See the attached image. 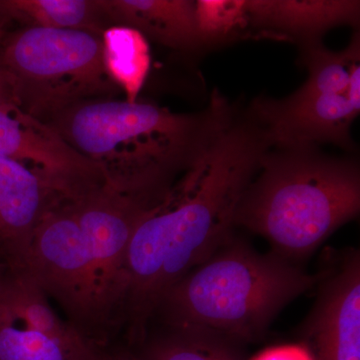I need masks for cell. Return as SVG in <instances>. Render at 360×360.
<instances>
[{
    "instance_id": "9c48e42d",
    "label": "cell",
    "mask_w": 360,
    "mask_h": 360,
    "mask_svg": "<svg viewBox=\"0 0 360 360\" xmlns=\"http://www.w3.org/2000/svg\"><path fill=\"white\" fill-rule=\"evenodd\" d=\"M0 158L25 165L65 193L105 179L97 165L71 148L51 125L16 104H0Z\"/></svg>"
},
{
    "instance_id": "6da1fadb",
    "label": "cell",
    "mask_w": 360,
    "mask_h": 360,
    "mask_svg": "<svg viewBox=\"0 0 360 360\" xmlns=\"http://www.w3.org/2000/svg\"><path fill=\"white\" fill-rule=\"evenodd\" d=\"M270 148L264 129L238 108L136 225L120 315L130 342H143L162 295L233 236L239 202Z\"/></svg>"
},
{
    "instance_id": "d6986e66",
    "label": "cell",
    "mask_w": 360,
    "mask_h": 360,
    "mask_svg": "<svg viewBox=\"0 0 360 360\" xmlns=\"http://www.w3.org/2000/svg\"><path fill=\"white\" fill-rule=\"evenodd\" d=\"M103 360H141L136 354L129 352H118L116 354H105Z\"/></svg>"
},
{
    "instance_id": "5b68a950",
    "label": "cell",
    "mask_w": 360,
    "mask_h": 360,
    "mask_svg": "<svg viewBox=\"0 0 360 360\" xmlns=\"http://www.w3.org/2000/svg\"><path fill=\"white\" fill-rule=\"evenodd\" d=\"M101 37L28 26L7 39L0 65L15 80L20 108L51 120L75 104L112 94L117 86L104 68Z\"/></svg>"
},
{
    "instance_id": "2e32d148",
    "label": "cell",
    "mask_w": 360,
    "mask_h": 360,
    "mask_svg": "<svg viewBox=\"0 0 360 360\" xmlns=\"http://www.w3.org/2000/svg\"><path fill=\"white\" fill-rule=\"evenodd\" d=\"M196 18L203 52L251 37L246 0H198Z\"/></svg>"
},
{
    "instance_id": "8992f818",
    "label": "cell",
    "mask_w": 360,
    "mask_h": 360,
    "mask_svg": "<svg viewBox=\"0 0 360 360\" xmlns=\"http://www.w3.org/2000/svg\"><path fill=\"white\" fill-rule=\"evenodd\" d=\"M104 352L66 319L25 270L0 283V360H103Z\"/></svg>"
},
{
    "instance_id": "4fadbf2b",
    "label": "cell",
    "mask_w": 360,
    "mask_h": 360,
    "mask_svg": "<svg viewBox=\"0 0 360 360\" xmlns=\"http://www.w3.org/2000/svg\"><path fill=\"white\" fill-rule=\"evenodd\" d=\"M0 13L30 26L101 35L111 26L103 0H0Z\"/></svg>"
},
{
    "instance_id": "3957f363",
    "label": "cell",
    "mask_w": 360,
    "mask_h": 360,
    "mask_svg": "<svg viewBox=\"0 0 360 360\" xmlns=\"http://www.w3.org/2000/svg\"><path fill=\"white\" fill-rule=\"evenodd\" d=\"M359 210L355 156H331L319 148H270L239 202L234 224L262 236L272 252L295 264Z\"/></svg>"
},
{
    "instance_id": "30bf717a",
    "label": "cell",
    "mask_w": 360,
    "mask_h": 360,
    "mask_svg": "<svg viewBox=\"0 0 360 360\" xmlns=\"http://www.w3.org/2000/svg\"><path fill=\"white\" fill-rule=\"evenodd\" d=\"M65 193L30 168L0 158V264L23 270L45 210Z\"/></svg>"
},
{
    "instance_id": "8fae6325",
    "label": "cell",
    "mask_w": 360,
    "mask_h": 360,
    "mask_svg": "<svg viewBox=\"0 0 360 360\" xmlns=\"http://www.w3.org/2000/svg\"><path fill=\"white\" fill-rule=\"evenodd\" d=\"M251 37L284 40L298 49L322 44V37L338 26L359 28L356 0H246Z\"/></svg>"
},
{
    "instance_id": "52a82bcc",
    "label": "cell",
    "mask_w": 360,
    "mask_h": 360,
    "mask_svg": "<svg viewBox=\"0 0 360 360\" xmlns=\"http://www.w3.org/2000/svg\"><path fill=\"white\" fill-rule=\"evenodd\" d=\"M246 112L264 129L271 148H319L333 144L355 150L352 127L359 115L345 94H305L281 99L259 96Z\"/></svg>"
},
{
    "instance_id": "277c9868",
    "label": "cell",
    "mask_w": 360,
    "mask_h": 360,
    "mask_svg": "<svg viewBox=\"0 0 360 360\" xmlns=\"http://www.w3.org/2000/svg\"><path fill=\"white\" fill-rule=\"evenodd\" d=\"M322 276L323 270L307 274L232 236L162 295L153 317L158 315L165 328H205L238 343L252 342Z\"/></svg>"
},
{
    "instance_id": "5bb4252c",
    "label": "cell",
    "mask_w": 360,
    "mask_h": 360,
    "mask_svg": "<svg viewBox=\"0 0 360 360\" xmlns=\"http://www.w3.org/2000/svg\"><path fill=\"white\" fill-rule=\"evenodd\" d=\"M101 39L108 77L124 92L127 101L135 103L150 68L148 40L134 28L122 25L106 28Z\"/></svg>"
},
{
    "instance_id": "ac0fdd59",
    "label": "cell",
    "mask_w": 360,
    "mask_h": 360,
    "mask_svg": "<svg viewBox=\"0 0 360 360\" xmlns=\"http://www.w3.org/2000/svg\"><path fill=\"white\" fill-rule=\"evenodd\" d=\"M0 104H16L20 108L15 80L1 65H0Z\"/></svg>"
},
{
    "instance_id": "ba28073f",
    "label": "cell",
    "mask_w": 360,
    "mask_h": 360,
    "mask_svg": "<svg viewBox=\"0 0 360 360\" xmlns=\"http://www.w3.org/2000/svg\"><path fill=\"white\" fill-rule=\"evenodd\" d=\"M319 295L300 326L314 360H360V253L349 250L323 270Z\"/></svg>"
},
{
    "instance_id": "ffe728a7",
    "label": "cell",
    "mask_w": 360,
    "mask_h": 360,
    "mask_svg": "<svg viewBox=\"0 0 360 360\" xmlns=\"http://www.w3.org/2000/svg\"><path fill=\"white\" fill-rule=\"evenodd\" d=\"M7 269L4 265L0 264V283H1L2 279H4V276H6Z\"/></svg>"
},
{
    "instance_id": "7c38bea8",
    "label": "cell",
    "mask_w": 360,
    "mask_h": 360,
    "mask_svg": "<svg viewBox=\"0 0 360 360\" xmlns=\"http://www.w3.org/2000/svg\"><path fill=\"white\" fill-rule=\"evenodd\" d=\"M111 26L134 28L146 39L174 51L201 49L193 0H103Z\"/></svg>"
},
{
    "instance_id": "e0dca14e",
    "label": "cell",
    "mask_w": 360,
    "mask_h": 360,
    "mask_svg": "<svg viewBox=\"0 0 360 360\" xmlns=\"http://www.w3.org/2000/svg\"><path fill=\"white\" fill-rule=\"evenodd\" d=\"M250 360H314L304 345H286L269 347Z\"/></svg>"
},
{
    "instance_id": "7a4b0ae2",
    "label": "cell",
    "mask_w": 360,
    "mask_h": 360,
    "mask_svg": "<svg viewBox=\"0 0 360 360\" xmlns=\"http://www.w3.org/2000/svg\"><path fill=\"white\" fill-rule=\"evenodd\" d=\"M238 108L215 90L205 110L175 113L143 101L92 99L51 118L49 125L94 162L113 186L162 194L231 122Z\"/></svg>"
},
{
    "instance_id": "9a60e30c",
    "label": "cell",
    "mask_w": 360,
    "mask_h": 360,
    "mask_svg": "<svg viewBox=\"0 0 360 360\" xmlns=\"http://www.w3.org/2000/svg\"><path fill=\"white\" fill-rule=\"evenodd\" d=\"M141 345V360H243L238 342L205 328H167Z\"/></svg>"
},
{
    "instance_id": "44dd1931",
    "label": "cell",
    "mask_w": 360,
    "mask_h": 360,
    "mask_svg": "<svg viewBox=\"0 0 360 360\" xmlns=\"http://www.w3.org/2000/svg\"><path fill=\"white\" fill-rule=\"evenodd\" d=\"M6 18H4V15H1V14H0V35H1V28H2V20H6Z\"/></svg>"
}]
</instances>
